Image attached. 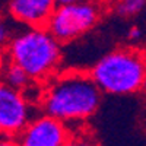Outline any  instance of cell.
<instances>
[{"mask_svg":"<svg viewBox=\"0 0 146 146\" xmlns=\"http://www.w3.org/2000/svg\"><path fill=\"white\" fill-rule=\"evenodd\" d=\"M102 94L89 72L66 70L44 83L38 104L42 113L72 127L85 123L96 113Z\"/></svg>","mask_w":146,"mask_h":146,"instance_id":"6da1fadb","label":"cell"},{"mask_svg":"<svg viewBox=\"0 0 146 146\" xmlns=\"http://www.w3.org/2000/svg\"><path fill=\"white\" fill-rule=\"evenodd\" d=\"M3 48L5 58L22 67L35 83L50 80L62 64V42L47 27H23V29L15 31Z\"/></svg>","mask_w":146,"mask_h":146,"instance_id":"7a4b0ae2","label":"cell"},{"mask_svg":"<svg viewBox=\"0 0 146 146\" xmlns=\"http://www.w3.org/2000/svg\"><path fill=\"white\" fill-rule=\"evenodd\" d=\"M89 73L104 94L133 95L143 89L146 53L135 47L114 48L96 60Z\"/></svg>","mask_w":146,"mask_h":146,"instance_id":"3957f363","label":"cell"},{"mask_svg":"<svg viewBox=\"0 0 146 146\" xmlns=\"http://www.w3.org/2000/svg\"><path fill=\"white\" fill-rule=\"evenodd\" d=\"M101 15L102 6L98 0L58 5L47 23V29L62 44L72 42L98 25Z\"/></svg>","mask_w":146,"mask_h":146,"instance_id":"277c9868","label":"cell"},{"mask_svg":"<svg viewBox=\"0 0 146 146\" xmlns=\"http://www.w3.org/2000/svg\"><path fill=\"white\" fill-rule=\"evenodd\" d=\"M32 102L25 91L2 83L0 86V130L3 137L16 139L32 120Z\"/></svg>","mask_w":146,"mask_h":146,"instance_id":"5b68a950","label":"cell"},{"mask_svg":"<svg viewBox=\"0 0 146 146\" xmlns=\"http://www.w3.org/2000/svg\"><path fill=\"white\" fill-rule=\"evenodd\" d=\"M70 135L67 124L42 113L34 117L16 139L21 146H64Z\"/></svg>","mask_w":146,"mask_h":146,"instance_id":"8992f818","label":"cell"},{"mask_svg":"<svg viewBox=\"0 0 146 146\" xmlns=\"http://www.w3.org/2000/svg\"><path fill=\"white\" fill-rule=\"evenodd\" d=\"M56 0H7V16L27 28L47 27L57 9Z\"/></svg>","mask_w":146,"mask_h":146,"instance_id":"52a82bcc","label":"cell"},{"mask_svg":"<svg viewBox=\"0 0 146 146\" xmlns=\"http://www.w3.org/2000/svg\"><path fill=\"white\" fill-rule=\"evenodd\" d=\"M2 78L5 85L25 92L32 89V86L35 85V82L29 78V75L22 67H19L18 64L9 62L6 58H3V64H2Z\"/></svg>","mask_w":146,"mask_h":146,"instance_id":"ba28073f","label":"cell"},{"mask_svg":"<svg viewBox=\"0 0 146 146\" xmlns=\"http://www.w3.org/2000/svg\"><path fill=\"white\" fill-rule=\"evenodd\" d=\"M146 9V0H115L114 12L120 18H136Z\"/></svg>","mask_w":146,"mask_h":146,"instance_id":"9c48e42d","label":"cell"},{"mask_svg":"<svg viewBox=\"0 0 146 146\" xmlns=\"http://www.w3.org/2000/svg\"><path fill=\"white\" fill-rule=\"evenodd\" d=\"M64 146H96V145L89 136L82 135V133H75V135H70Z\"/></svg>","mask_w":146,"mask_h":146,"instance_id":"30bf717a","label":"cell"},{"mask_svg":"<svg viewBox=\"0 0 146 146\" xmlns=\"http://www.w3.org/2000/svg\"><path fill=\"white\" fill-rule=\"evenodd\" d=\"M13 29L9 27V23H6L5 21L2 22V25H0V41H2V45L5 47L7 44V41L12 38V35H13Z\"/></svg>","mask_w":146,"mask_h":146,"instance_id":"8fae6325","label":"cell"},{"mask_svg":"<svg viewBox=\"0 0 146 146\" xmlns=\"http://www.w3.org/2000/svg\"><path fill=\"white\" fill-rule=\"evenodd\" d=\"M142 38H143V29H142L140 27L135 25V27H131V28L127 31V40H129L130 42L137 44Z\"/></svg>","mask_w":146,"mask_h":146,"instance_id":"7c38bea8","label":"cell"},{"mask_svg":"<svg viewBox=\"0 0 146 146\" xmlns=\"http://www.w3.org/2000/svg\"><path fill=\"white\" fill-rule=\"evenodd\" d=\"M0 146H21V145H19L18 139H13V137H3Z\"/></svg>","mask_w":146,"mask_h":146,"instance_id":"4fadbf2b","label":"cell"},{"mask_svg":"<svg viewBox=\"0 0 146 146\" xmlns=\"http://www.w3.org/2000/svg\"><path fill=\"white\" fill-rule=\"evenodd\" d=\"M57 5H67V3H75V2H79V0H56Z\"/></svg>","mask_w":146,"mask_h":146,"instance_id":"5bb4252c","label":"cell"},{"mask_svg":"<svg viewBox=\"0 0 146 146\" xmlns=\"http://www.w3.org/2000/svg\"><path fill=\"white\" fill-rule=\"evenodd\" d=\"M143 91L146 92V79H145V83H143Z\"/></svg>","mask_w":146,"mask_h":146,"instance_id":"9a60e30c","label":"cell"}]
</instances>
